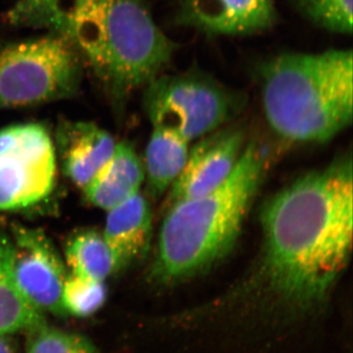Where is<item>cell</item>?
I'll return each instance as SVG.
<instances>
[{"label": "cell", "mask_w": 353, "mask_h": 353, "mask_svg": "<svg viewBox=\"0 0 353 353\" xmlns=\"http://www.w3.org/2000/svg\"><path fill=\"white\" fill-rule=\"evenodd\" d=\"M263 248L248 287L215 306L229 330L279 334L322 314L352 252V158L345 155L280 190L261 212Z\"/></svg>", "instance_id": "6da1fadb"}, {"label": "cell", "mask_w": 353, "mask_h": 353, "mask_svg": "<svg viewBox=\"0 0 353 353\" xmlns=\"http://www.w3.org/2000/svg\"><path fill=\"white\" fill-rule=\"evenodd\" d=\"M264 160L259 146L250 143L217 189L169 206L150 272L153 282H185L231 252L259 189Z\"/></svg>", "instance_id": "7a4b0ae2"}, {"label": "cell", "mask_w": 353, "mask_h": 353, "mask_svg": "<svg viewBox=\"0 0 353 353\" xmlns=\"http://www.w3.org/2000/svg\"><path fill=\"white\" fill-rule=\"evenodd\" d=\"M260 73L265 115L282 138L322 143L352 124V50L283 53Z\"/></svg>", "instance_id": "3957f363"}, {"label": "cell", "mask_w": 353, "mask_h": 353, "mask_svg": "<svg viewBox=\"0 0 353 353\" xmlns=\"http://www.w3.org/2000/svg\"><path fill=\"white\" fill-rule=\"evenodd\" d=\"M67 36L117 106L157 79L178 48L153 20L146 0H85Z\"/></svg>", "instance_id": "277c9868"}, {"label": "cell", "mask_w": 353, "mask_h": 353, "mask_svg": "<svg viewBox=\"0 0 353 353\" xmlns=\"http://www.w3.org/2000/svg\"><path fill=\"white\" fill-rule=\"evenodd\" d=\"M83 57L67 34L0 46V109L69 99L82 82Z\"/></svg>", "instance_id": "5b68a950"}, {"label": "cell", "mask_w": 353, "mask_h": 353, "mask_svg": "<svg viewBox=\"0 0 353 353\" xmlns=\"http://www.w3.org/2000/svg\"><path fill=\"white\" fill-rule=\"evenodd\" d=\"M146 87L145 106L152 126L188 143L217 131L245 105V95L201 72L158 76Z\"/></svg>", "instance_id": "8992f818"}, {"label": "cell", "mask_w": 353, "mask_h": 353, "mask_svg": "<svg viewBox=\"0 0 353 353\" xmlns=\"http://www.w3.org/2000/svg\"><path fill=\"white\" fill-rule=\"evenodd\" d=\"M48 130L20 125L13 145L0 155V211L28 208L50 196L57 176V158Z\"/></svg>", "instance_id": "52a82bcc"}, {"label": "cell", "mask_w": 353, "mask_h": 353, "mask_svg": "<svg viewBox=\"0 0 353 353\" xmlns=\"http://www.w3.org/2000/svg\"><path fill=\"white\" fill-rule=\"evenodd\" d=\"M11 277L23 297L41 313L67 315L62 290L68 272L41 230L14 226L8 234Z\"/></svg>", "instance_id": "ba28073f"}, {"label": "cell", "mask_w": 353, "mask_h": 353, "mask_svg": "<svg viewBox=\"0 0 353 353\" xmlns=\"http://www.w3.org/2000/svg\"><path fill=\"white\" fill-rule=\"evenodd\" d=\"M199 139L172 185L168 208L204 196L224 183L240 159L245 137L241 130L225 129Z\"/></svg>", "instance_id": "9c48e42d"}, {"label": "cell", "mask_w": 353, "mask_h": 353, "mask_svg": "<svg viewBox=\"0 0 353 353\" xmlns=\"http://www.w3.org/2000/svg\"><path fill=\"white\" fill-rule=\"evenodd\" d=\"M272 0H179L176 22L221 36H246L275 24Z\"/></svg>", "instance_id": "30bf717a"}, {"label": "cell", "mask_w": 353, "mask_h": 353, "mask_svg": "<svg viewBox=\"0 0 353 353\" xmlns=\"http://www.w3.org/2000/svg\"><path fill=\"white\" fill-rule=\"evenodd\" d=\"M152 231V208L141 192L108 211L102 234L112 253L115 273L145 256Z\"/></svg>", "instance_id": "8fae6325"}, {"label": "cell", "mask_w": 353, "mask_h": 353, "mask_svg": "<svg viewBox=\"0 0 353 353\" xmlns=\"http://www.w3.org/2000/svg\"><path fill=\"white\" fill-rule=\"evenodd\" d=\"M65 174L80 189L99 173L112 157L113 137L92 123H65L58 132Z\"/></svg>", "instance_id": "7c38bea8"}, {"label": "cell", "mask_w": 353, "mask_h": 353, "mask_svg": "<svg viewBox=\"0 0 353 353\" xmlns=\"http://www.w3.org/2000/svg\"><path fill=\"white\" fill-rule=\"evenodd\" d=\"M145 169L132 146L116 143L110 159L83 188L88 201L108 211L139 194L145 181Z\"/></svg>", "instance_id": "4fadbf2b"}, {"label": "cell", "mask_w": 353, "mask_h": 353, "mask_svg": "<svg viewBox=\"0 0 353 353\" xmlns=\"http://www.w3.org/2000/svg\"><path fill=\"white\" fill-rule=\"evenodd\" d=\"M189 143L175 132L153 127L146 148L145 171L153 196H161L180 175L189 157Z\"/></svg>", "instance_id": "5bb4252c"}, {"label": "cell", "mask_w": 353, "mask_h": 353, "mask_svg": "<svg viewBox=\"0 0 353 353\" xmlns=\"http://www.w3.org/2000/svg\"><path fill=\"white\" fill-rule=\"evenodd\" d=\"M8 234L0 231V334H10L36 328L46 323L43 313L20 294L11 277Z\"/></svg>", "instance_id": "9a60e30c"}, {"label": "cell", "mask_w": 353, "mask_h": 353, "mask_svg": "<svg viewBox=\"0 0 353 353\" xmlns=\"http://www.w3.org/2000/svg\"><path fill=\"white\" fill-rule=\"evenodd\" d=\"M65 261L72 274L95 281H105L115 274L112 253L103 234L85 229L72 234L65 245Z\"/></svg>", "instance_id": "2e32d148"}, {"label": "cell", "mask_w": 353, "mask_h": 353, "mask_svg": "<svg viewBox=\"0 0 353 353\" xmlns=\"http://www.w3.org/2000/svg\"><path fill=\"white\" fill-rule=\"evenodd\" d=\"M85 0H18L6 14L16 27L44 28L67 34L75 14Z\"/></svg>", "instance_id": "e0dca14e"}, {"label": "cell", "mask_w": 353, "mask_h": 353, "mask_svg": "<svg viewBox=\"0 0 353 353\" xmlns=\"http://www.w3.org/2000/svg\"><path fill=\"white\" fill-rule=\"evenodd\" d=\"M108 299L103 281L68 274L62 290V304L66 314L88 317L97 313Z\"/></svg>", "instance_id": "ac0fdd59"}, {"label": "cell", "mask_w": 353, "mask_h": 353, "mask_svg": "<svg viewBox=\"0 0 353 353\" xmlns=\"http://www.w3.org/2000/svg\"><path fill=\"white\" fill-rule=\"evenodd\" d=\"M306 19L338 34L352 32V0H292Z\"/></svg>", "instance_id": "d6986e66"}, {"label": "cell", "mask_w": 353, "mask_h": 353, "mask_svg": "<svg viewBox=\"0 0 353 353\" xmlns=\"http://www.w3.org/2000/svg\"><path fill=\"white\" fill-rule=\"evenodd\" d=\"M28 333L26 353H99L94 343L82 334L52 328L46 323Z\"/></svg>", "instance_id": "ffe728a7"}, {"label": "cell", "mask_w": 353, "mask_h": 353, "mask_svg": "<svg viewBox=\"0 0 353 353\" xmlns=\"http://www.w3.org/2000/svg\"><path fill=\"white\" fill-rule=\"evenodd\" d=\"M9 334H0V353H15L12 341Z\"/></svg>", "instance_id": "44dd1931"}]
</instances>
